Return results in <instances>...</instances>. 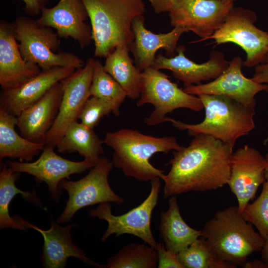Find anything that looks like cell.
<instances>
[{"label":"cell","mask_w":268,"mask_h":268,"mask_svg":"<svg viewBox=\"0 0 268 268\" xmlns=\"http://www.w3.org/2000/svg\"><path fill=\"white\" fill-rule=\"evenodd\" d=\"M233 148L212 136H194L187 146L172 152L166 165L170 169L162 179L164 198L191 191L216 190L228 184Z\"/></svg>","instance_id":"6da1fadb"},{"label":"cell","mask_w":268,"mask_h":268,"mask_svg":"<svg viewBox=\"0 0 268 268\" xmlns=\"http://www.w3.org/2000/svg\"><path fill=\"white\" fill-rule=\"evenodd\" d=\"M104 143L114 151L112 162L124 175L143 182L161 178L164 170L150 162L151 156L158 152L168 153L181 147L175 137H155L137 130L123 128L106 133Z\"/></svg>","instance_id":"7a4b0ae2"},{"label":"cell","mask_w":268,"mask_h":268,"mask_svg":"<svg viewBox=\"0 0 268 268\" xmlns=\"http://www.w3.org/2000/svg\"><path fill=\"white\" fill-rule=\"evenodd\" d=\"M201 230L200 237L213 253L237 267L253 253L260 252L265 242L244 219L237 206L218 210Z\"/></svg>","instance_id":"3957f363"},{"label":"cell","mask_w":268,"mask_h":268,"mask_svg":"<svg viewBox=\"0 0 268 268\" xmlns=\"http://www.w3.org/2000/svg\"><path fill=\"white\" fill-rule=\"evenodd\" d=\"M81 0L90 20L94 57L106 58L120 45L130 48L133 21L145 11L143 0Z\"/></svg>","instance_id":"277c9868"},{"label":"cell","mask_w":268,"mask_h":268,"mask_svg":"<svg viewBox=\"0 0 268 268\" xmlns=\"http://www.w3.org/2000/svg\"><path fill=\"white\" fill-rule=\"evenodd\" d=\"M205 111L203 120L197 124L185 123L166 117L179 130H186L192 136L204 134L213 136L234 148L237 140L247 135L255 129V108L247 107L226 96L201 94Z\"/></svg>","instance_id":"5b68a950"},{"label":"cell","mask_w":268,"mask_h":268,"mask_svg":"<svg viewBox=\"0 0 268 268\" xmlns=\"http://www.w3.org/2000/svg\"><path fill=\"white\" fill-rule=\"evenodd\" d=\"M14 36L23 59L42 69L54 67H83L84 61L74 53L60 50L61 38L52 28L21 16L12 22Z\"/></svg>","instance_id":"8992f818"},{"label":"cell","mask_w":268,"mask_h":268,"mask_svg":"<svg viewBox=\"0 0 268 268\" xmlns=\"http://www.w3.org/2000/svg\"><path fill=\"white\" fill-rule=\"evenodd\" d=\"M142 84L140 97L136 102L138 107L150 104L154 111L144 122L155 126L165 122L166 115L179 108H186L195 112L204 109L201 99L188 94L172 82L170 77L152 67L141 71Z\"/></svg>","instance_id":"52a82bcc"},{"label":"cell","mask_w":268,"mask_h":268,"mask_svg":"<svg viewBox=\"0 0 268 268\" xmlns=\"http://www.w3.org/2000/svg\"><path fill=\"white\" fill-rule=\"evenodd\" d=\"M113 167L112 161L101 156L84 177L75 181L62 180L59 187L67 192L68 198L56 222H68L77 211L89 205L103 202L123 203V198L114 192L109 183L108 177Z\"/></svg>","instance_id":"ba28073f"},{"label":"cell","mask_w":268,"mask_h":268,"mask_svg":"<svg viewBox=\"0 0 268 268\" xmlns=\"http://www.w3.org/2000/svg\"><path fill=\"white\" fill-rule=\"evenodd\" d=\"M257 20L254 11L233 7L220 28L207 39H213L216 46L237 44L246 54L243 66L255 67L263 63L268 54V32L255 26Z\"/></svg>","instance_id":"9c48e42d"},{"label":"cell","mask_w":268,"mask_h":268,"mask_svg":"<svg viewBox=\"0 0 268 268\" xmlns=\"http://www.w3.org/2000/svg\"><path fill=\"white\" fill-rule=\"evenodd\" d=\"M160 179L151 181V189L147 197L139 205L125 214H113L110 202L100 203L98 207L89 211L90 216L108 222V228L101 237L102 242L112 234H115L116 237L131 234L155 248L157 242L152 233L150 223L152 211L157 204Z\"/></svg>","instance_id":"30bf717a"},{"label":"cell","mask_w":268,"mask_h":268,"mask_svg":"<svg viewBox=\"0 0 268 268\" xmlns=\"http://www.w3.org/2000/svg\"><path fill=\"white\" fill-rule=\"evenodd\" d=\"M94 60L93 58H88L83 67L60 81L62 99L56 120L46 135L45 145L56 147L67 129L79 119L85 104L91 97Z\"/></svg>","instance_id":"8fae6325"},{"label":"cell","mask_w":268,"mask_h":268,"mask_svg":"<svg viewBox=\"0 0 268 268\" xmlns=\"http://www.w3.org/2000/svg\"><path fill=\"white\" fill-rule=\"evenodd\" d=\"M221 0H174L169 12L170 24L191 31L206 40L217 30L234 7Z\"/></svg>","instance_id":"7c38bea8"},{"label":"cell","mask_w":268,"mask_h":268,"mask_svg":"<svg viewBox=\"0 0 268 268\" xmlns=\"http://www.w3.org/2000/svg\"><path fill=\"white\" fill-rule=\"evenodd\" d=\"M54 148L45 145L39 157L34 162L7 161L6 165L13 170L25 173L34 177L37 182H44L48 186L51 198L59 203L62 195L60 182L74 174L90 170L96 161L84 159L74 161L64 158L54 151Z\"/></svg>","instance_id":"4fadbf2b"},{"label":"cell","mask_w":268,"mask_h":268,"mask_svg":"<svg viewBox=\"0 0 268 268\" xmlns=\"http://www.w3.org/2000/svg\"><path fill=\"white\" fill-rule=\"evenodd\" d=\"M243 62L239 56L234 58L227 68L213 81L193 85L183 89L186 93L219 95L230 98L247 107L255 108V96L261 91L268 92V85L245 77L242 72Z\"/></svg>","instance_id":"5bb4252c"},{"label":"cell","mask_w":268,"mask_h":268,"mask_svg":"<svg viewBox=\"0 0 268 268\" xmlns=\"http://www.w3.org/2000/svg\"><path fill=\"white\" fill-rule=\"evenodd\" d=\"M266 165L265 157L253 147L245 145L233 153L227 185L237 198L241 213L266 181Z\"/></svg>","instance_id":"9a60e30c"},{"label":"cell","mask_w":268,"mask_h":268,"mask_svg":"<svg viewBox=\"0 0 268 268\" xmlns=\"http://www.w3.org/2000/svg\"><path fill=\"white\" fill-rule=\"evenodd\" d=\"M88 18L81 0H60L53 7H44L36 21L55 29L61 39H72L83 49L92 40L91 26L86 22Z\"/></svg>","instance_id":"2e32d148"},{"label":"cell","mask_w":268,"mask_h":268,"mask_svg":"<svg viewBox=\"0 0 268 268\" xmlns=\"http://www.w3.org/2000/svg\"><path fill=\"white\" fill-rule=\"evenodd\" d=\"M13 217L28 228H32L41 233L44 239L43 252L41 258L42 267L45 268H64L69 257H74L84 263L97 268H105L86 256V253L75 245L72 240L70 230L76 224L60 226L56 221H51V228L43 230L25 220L19 216Z\"/></svg>","instance_id":"e0dca14e"},{"label":"cell","mask_w":268,"mask_h":268,"mask_svg":"<svg viewBox=\"0 0 268 268\" xmlns=\"http://www.w3.org/2000/svg\"><path fill=\"white\" fill-rule=\"evenodd\" d=\"M186 47H177V55L166 57L158 55L152 67L160 70L168 69L172 72L173 76L183 83L184 87L199 84L201 81L214 79L219 76L228 67L229 62L225 59L223 53L213 50L207 61L197 64L185 56Z\"/></svg>","instance_id":"ac0fdd59"},{"label":"cell","mask_w":268,"mask_h":268,"mask_svg":"<svg viewBox=\"0 0 268 268\" xmlns=\"http://www.w3.org/2000/svg\"><path fill=\"white\" fill-rule=\"evenodd\" d=\"M76 69L54 67L41 72L15 88L3 90L0 94V107L17 117L24 110L40 99L57 83L68 77Z\"/></svg>","instance_id":"d6986e66"},{"label":"cell","mask_w":268,"mask_h":268,"mask_svg":"<svg viewBox=\"0 0 268 268\" xmlns=\"http://www.w3.org/2000/svg\"><path fill=\"white\" fill-rule=\"evenodd\" d=\"M37 65L23 58L12 22L0 21V85L6 90L18 87L41 72Z\"/></svg>","instance_id":"ffe728a7"},{"label":"cell","mask_w":268,"mask_h":268,"mask_svg":"<svg viewBox=\"0 0 268 268\" xmlns=\"http://www.w3.org/2000/svg\"><path fill=\"white\" fill-rule=\"evenodd\" d=\"M63 96L60 82L55 84L40 99L17 117L20 134L34 142L44 143L59 113Z\"/></svg>","instance_id":"44dd1931"},{"label":"cell","mask_w":268,"mask_h":268,"mask_svg":"<svg viewBox=\"0 0 268 268\" xmlns=\"http://www.w3.org/2000/svg\"><path fill=\"white\" fill-rule=\"evenodd\" d=\"M144 21L143 15L136 17L133 21L134 40L129 48L134 64L141 71L152 67L155 54L161 49L165 51L169 57H173L181 36L188 32L184 27L176 26L168 33L155 34L146 28Z\"/></svg>","instance_id":"7402d4cb"},{"label":"cell","mask_w":268,"mask_h":268,"mask_svg":"<svg viewBox=\"0 0 268 268\" xmlns=\"http://www.w3.org/2000/svg\"><path fill=\"white\" fill-rule=\"evenodd\" d=\"M168 205L160 214L159 231L165 248L177 255L198 239L201 230L193 229L183 220L176 196L170 197Z\"/></svg>","instance_id":"603a6c76"},{"label":"cell","mask_w":268,"mask_h":268,"mask_svg":"<svg viewBox=\"0 0 268 268\" xmlns=\"http://www.w3.org/2000/svg\"><path fill=\"white\" fill-rule=\"evenodd\" d=\"M16 124L17 117L0 107V159L30 161L43 150L45 143L32 142L18 134Z\"/></svg>","instance_id":"cb8c5ba5"},{"label":"cell","mask_w":268,"mask_h":268,"mask_svg":"<svg viewBox=\"0 0 268 268\" xmlns=\"http://www.w3.org/2000/svg\"><path fill=\"white\" fill-rule=\"evenodd\" d=\"M129 52L127 45L117 47L105 58L103 66L105 70L124 89L127 97L135 100L140 97L142 75L141 71L130 57Z\"/></svg>","instance_id":"d4e9b609"},{"label":"cell","mask_w":268,"mask_h":268,"mask_svg":"<svg viewBox=\"0 0 268 268\" xmlns=\"http://www.w3.org/2000/svg\"><path fill=\"white\" fill-rule=\"evenodd\" d=\"M20 173L16 172L6 164L1 165L0 172V229L11 228L27 232L28 228L24 226L13 216L11 217L8 207L14 197L20 194L22 198L35 205L43 208L39 197L34 191L32 193L24 192L19 189L15 185Z\"/></svg>","instance_id":"484cf974"},{"label":"cell","mask_w":268,"mask_h":268,"mask_svg":"<svg viewBox=\"0 0 268 268\" xmlns=\"http://www.w3.org/2000/svg\"><path fill=\"white\" fill-rule=\"evenodd\" d=\"M104 143L93 129L76 121L67 129L56 147L60 153L77 152L84 159L96 161L104 153Z\"/></svg>","instance_id":"4316f807"},{"label":"cell","mask_w":268,"mask_h":268,"mask_svg":"<svg viewBox=\"0 0 268 268\" xmlns=\"http://www.w3.org/2000/svg\"><path fill=\"white\" fill-rule=\"evenodd\" d=\"M90 93L91 96L109 103L112 113L116 116L120 115V106L127 97L119 83L105 70L100 61L95 59Z\"/></svg>","instance_id":"83f0119b"},{"label":"cell","mask_w":268,"mask_h":268,"mask_svg":"<svg viewBox=\"0 0 268 268\" xmlns=\"http://www.w3.org/2000/svg\"><path fill=\"white\" fill-rule=\"evenodd\" d=\"M157 265L155 248L133 242L110 258L106 266L109 268H155Z\"/></svg>","instance_id":"f1b7e54d"},{"label":"cell","mask_w":268,"mask_h":268,"mask_svg":"<svg viewBox=\"0 0 268 268\" xmlns=\"http://www.w3.org/2000/svg\"><path fill=\"white\" fill-rule=\"evenodd\" d=\"M185 268H236L213 253L200 237L187 248L177 254Z\"/></svg>","instance_id":"f546056e"},{"label":"cell","mask_w":268,"mask_h":268,"mask_svg":"<svg viewBox=\"0 0 268 268\" xmlns=\"http://www.w3.org/2000/svg\"><path fill=\"white\" fill-rule=\"evenodd\" d=\"M241 213L248 222L255 226L265 240L268 238V179L263 184L258 198L247 203Z\"/></svg>","instance_id":"4dcf8cb0"},{"label":"cell","mask_w":268,"mask_h":268,"mask_svg":"<svg viewBox=\"0 0 268 268\" xmlns=\"http://www.w3.org/2000/svg\"><path fill=\"white\" fill-rule=\"evenodd\" d=\"M111 112L112 108L109 103L102 99L91 96L85 104L79 119L82 124L93 129L102 118Z\"/></svg>","instance_id":"1f68e13d"},{"label":"cell","mask_w":268,"mask_h":268,"mask_svg":"<svg viewBox=\"0 0 268 268\" xmlns=\"http://www.w3.org/2000/svg\"><path fill=\"white\" fill-rule=\"evenodd\" d=\"M155 249L157 254L158 268H185L177 255L168 250L163 244L157 243Z\"/></svg>","instance_id":"d6a6232c"},{"label":"cell","mask_w":268,"mask_h":268,"mask_svg":"<svg viewBox=\"0 0 268 268\" xmlns=\"http://www.w3.org/2000/svg\"><path fill=\"white\" fill-rule=\"evenodd\" d=\"M25 3L23 11L27 14L35 16L38 15L49 0H22Z\"/></svg>","instance_id":"836d02e7"},{"label":"cell","mask_w":268,"mask_h":268,"mask_svg":"<svg viewBox=\"0 0 268 268\" xmlns=\"http://www.w3.org/2000/svg\"><path fill=\"white\" fill-rule=\"evenodd\" d=\"M252 79L259 83L268 84V54L265 61L255 67Z\"/></svg>","instance_id":"e575fe53"},{"label":"cell","mask_w":268,"mask_h":268,"mask_svg":"<svg viewBox=\"0 0 268 268\" xmlns=\"http://www.w3.org/2000/svg\"><path fill=\"white\" fill-rule=\"evenodd\" d=\"M154 11L157 14L169 12L174 0H148Z\"/></svg>","instance_id":"d590c367"},{"label":"cell","mask_w":268,"mask_h":268,"mask_svg":"<svg viewBox=\"0 0 268 268\" xmlns=\"http://www.w3.org/2000/svg\"><path fill=\"white\" fill-rule=\"evenodd\" d=\"M245 268H268V265L263 260H256L245 262L241 266Z\"/></svg>","instance_id":"8d00e7d4"},{"label":"cell","mask_w":268,"mask_h":268,"mask_svg":"<svg viewBox=\"0 0 268 268\" xmlns=\"http://www.w3.org/2000/svg\"><path fill=\"white\" fill-rule=\"evenodd\" d=\"M260 253L262 260L268 265V238L265 240Z\"/></svg>","instance_id":"74e56055"},{"label":"cell","mask_w":268,"mask_h":268,"mask_svg":"<svg viewBox=\"0 0 268 268\" xmlns=\"http://www.w3.org/2000/svg\"><path fill=\"white\" fill-rule=\"evenodd\" d=\"M265 158L266 161V165L265 167V174L266 179L267 180L268 179V152L266 154V156H265Z\"/></svg>","instance_id":"f35d334b"},{"label":"cell","mask_w":268,"mask_h":268,"mask_svg":"<svg viewBox=\"0 0 268 268\" xmlns=\"http://www.w3.org/2000/svg\"><path fill=\"white\" fill-rule=\"evenodd\" d=\"M221 0L234 2L238 0Z\"/></svg>","instance_id":"ab89813d"}]
</instances>
